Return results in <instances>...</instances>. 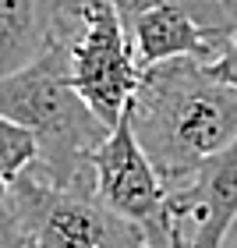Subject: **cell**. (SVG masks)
Instances as JSON below:
<instances>
[{"mask_svg":"<svg viewBox=\"0 0 237 248\" xmlns=\"http://www.w3.org/2000/svg\"><path fill=\"white\" fill-rule=\"evenodd\" d=\"M7 199H11V181L0 177V206H7Z\"/></svg>","mask_w":237,"mask_h":248,"instance_id":"4fadbf2b","label":"cell"},{"mask_svg":"<svg viewBox=\"0 0 237 248\" xmlns=\"http://www.w3.org/2000/svg\"><path fill=\"white\" fill-rule=\"evenodd\" d=\"M71 82L106 131L128 114L145 67L138 64L131 32L124 29L110 0H85L78 29L67 36Z\"/></svg>","mask_w":237,"mask_h":248,"instance_id":"277c9868","label":"cell"},{"mask_svg":"<svg viewBox=\"0 0 237 248\" xmlns=\"http://www.w3.org/2000/svg\"><path fill=\"white\" fill-rule=\"evenodd\" d=\"M152 248V245H149ZM163 248H188V241H184V234H180L177 227H170V241H166Z\"/></svg>","mask_w":237,"mask_h":248,"instance_id":"7c38bea8","label":"cell"},{"mask_svg":"<svg viewBox=\"0 0 237 248\" xmlns=\"http://www.w3.org/2000/svg\"><path fill=\"white\" fill-rule=\"evenodd\" d=\"M85 0H0V78L29 67L74 32Z\"/></svg>","mask_w":237,"mask_h":248,"instance_id":"52a82bcc","label":"cell"},{"mask_svg":"<svg viewBox=\"0 0 237 248\" xmlns=\"http://www.w3.org/2000/svg\"><path fill=\"white\" fill-rule=\"evenodd\" d=\"M131 43L142 67H152L174 57H198L209 64L220 57V50L230 43V36H220L216 29H209L188 4L166 0V4L149 7L131 25Z\"/></svg>","mask_w":237,"mask_h":248,"instance_id":"ba28073f","label":"cell"},{"mask_svg":"<svg viewBox=\"0 0 237 248\" xmlns=\"http://www.w3.org/2000/svg\"><path fill=\"white\" fill-rule=\"evenodd\" d=\"M166 206L188 248H223L237 223V142L170 188Z\"/></svg>","mask_w":237,"mask_h":248,"instance_id":"8992f818","label":"cell"},{"mask_svg":"<svg viewBox=\"0 0 237 248\" xmlns=\"http://www.w3.org/2000/svg\"><path fill=\"white\" fill-rule=\"evenodd\" d=\"M209 67L216 78H223L230 89H237V36H230V43L220 50L216 61H209Z\"/></svg>","mask_w":237,"mask_h":248,"instance_id":"8fae6325","label":"cell"},{"mask_svg":"<svg viewBox=\"0 0 237 248\" xmlns=\"http://www.w3.org/2000/svg\"><path fill=\"white\" fill-rule=\"evenodd\" d=\"M25 245H32V241H29V234L7 199V206H0V248H25Z\"/></svg>","mask_w":237,"mask_h":248,"instance_id":"30bf717a","label":"cell"},{"mask_svg":"<svg viewBox=\"0 0 237 248\" xmlns=\"http://www.w3.org/2000/svg\"><path fill=\"white\" fill-rule=\"evenodd\" d=\"M25 248H36V245H25Z\"/></svg>","mask_w":237,"mask_h":248,"instance_id":"5bb4252c","label":"cell"},{"mask_svg":"<svg viewBox=\"0 0 237 248\" xmlns=\"http://www.w3.org/2000/svg\"><path fill=\"white\" fill-rule=\"evenodd\" d=\"M11 206L36 248H149L134 223L103 206L92 174L74 185H53L29 167L11 185Z\"/></svg>","mask_w":237,"mask_h":248,"instance_id":"3957f363","label":"cell"},{"mask_svg":"<svg viewBox=\"0 0 237 248\" xmlns=\"http://www.w3.org/2000/svg\"><path fill=\"white\" fill-rule=\"evenodd\" d=\"M89 170H92V188L106 209L134 223L152 248H163L170 241L174 220L166 206L170 188L163 185L152 160L134 139L131 114H124L117 128L96 145V153L89 156Z\"/></svg>","mask_w":237,"mask_h":248,"instance_id":"5b68a950","label":"cell"},{"mask_svg":"<svg viewBox=\"0 0 237 248\" xmlns=\"http://www.w3.org/2000/svg\"><path fill=\"white\" fill-rule=\"evenodd\" d=\"M134 139L166 188L237 142V89L198 57H174L142 71L128 107Z\"/></svg>","mask_w":237,"mask_h":248,"instance_id":"6da1fadb","label":"cell"},{"mask_svg":"<svg viewBox=\"0 0 237 248\" xmlns=\"http://www.w3.org/2000/svg\"><path fill=\"white\" fill-rule=\"evenodd\" d=\"M67 36L29 67L0 78V114L36 135V170L53 185H74L92 174L89 156L110 135L71 82Z\"/></svg>","mask_w":237,"mask_h":248,"instance_id":"7a4b0ae2","label":"cell"},{"mask_svg":"<svg viewBox=\"0 0 237 248\" xmlns=\"http://www.w3.org/2000/svg\"><path fill=\"white\" fill-rule=\"evenodd\" d=\"M36 160H39L36 135L0 114V177L15 185L29 167H36Z\"/></svg>","mask_w":237,"mask_h":248,"instance_id":"9c48e42d","label":"cell"}]
</instances>
